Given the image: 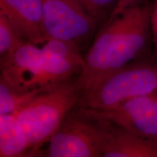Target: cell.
Wrapping results in <instances>:
<instances>
[{"instance_id":"8992f818","label":"cell","mask_w":157,"mask_h":157,"mask_svg":"<svg viewBox=\"0 0 157 157\" xmlns=\"http://www.w3.org/2000/svg\"><path fill=\"white\" fill-rule=\"evenodd\" d=\"M87 117L113 124L146 138L157 140V91L125 102L115 109H81Z\"/></svg>"},{"instance_id":"7a4b0ae2","label":"cell","mask_w":157,"mask_h":157,"mask_svg":"<svg viewBox=\"0 0 157 157\" xmlns=\"http://www.w3.org/2000/svg\"><path fill=\"white\" fill-rule=\"evenodd\" d=\"M81 95L76 79H69L44 87L13 113L24 130L33 156L49 142L74 105L78 103Z\"/></svg>"},{"instance_id":"3957f363","label":"cell","mask_w":157,"mask_h":157,"mask_svg":"<svg viewBox=\"0 0 157 157\" xmlns=\"http://www.w3.org/2000/svg\"><path fill=\"white\" fill-rule=\"evenodd\" d=\"M157 91V63L132 62L109 74L82 93V109L105 111Z\"/></svg>"},{"instance_id":"9c48e42d","label":"cell","mask_w":157,"mask_h":157,"mask_svg":"<svg viewBox=\"0 0 157 157\" xmlns=\"http://www.w3.org/2000/svg\"><path fill=\"white\" fill-rule=\"evenodd\" d=\"M0 14L26 40L37 45L46 42L42 29V0H0Z\"/></svg>"},{"instance_id":"5b68a950","label":"cell","mask_w":157,"mask_h":157,"mask_svg":"<svg viewBox=\"0 0 157 157\" xmlns=\"http://www.w3.org/2000/svg\"><path fill=\"white\" fill-rule=\"evenodd\" d=\"M98 23L79 0H42L45 40L58 39L81 48L93 36Z\"/></svg>"},{"instance_id":"ba28073f","label":"cell","mask_w":157,"mask_h":157,"mask_svg":"<svg viewBox=\"0 0 157 157\" xmlns=\"http://www.w3.org/2000/svg\"><path fill=\"white\" fill-rule=\"evenodd\" d=\"M42 48L25 41L1 60V76L15 89L29 91L42 86Z\"/></svg>"},{"instance_id":"9a60e30c","label":"cell","mask_w":157,"mask_h":157,"mask_svg":"<svg viewBox=\"0 0 157 157\" xmlns=\"http://www.w3.org/2000/svg\"><path fill=\"white\" fill-rule=\"evenodd\" d=\"M148 0H118L117 7H116L112 16L111 17L120 14L121 13H122L125 10L130 8V7L148 2Z\"/></svg>"},{"instance_id":"30bf717a","label":"cell","mask_w":157,"mask_h":157,"mask_svg":"<svg viewBox=\"0 0 157 157\" xmlns=\"http://www.w3.org/2000/svg\"><path fill=\"white\" fill-rule=\"evenodd\" d=\"M105 123L103 157H157V140L141 137L113 124Z\"/></svg>"},{"instance_id":"8fae6325","label":"cell","mask_w":157,"mask_h":157,"mask_svg":"<svg viewBox=\"0 0 157 157\" xmlns=\"http://www.w3.org/2000/svg\"><path fill=\"white\" fill-rule=\"evenodd\" d=\"M33 156L32 149L16 116L0 114V156Z\"/></svg>"},{"instance_id":"2e32d148","label":"cell","mask_w":157,"mask_h":157,"mask_svg":"<svg viewBox=\"0 0 157 157\" xmlns=\"http://www.w3.org/2000/svg\"><path fill=\"white\" fill-rule=\"evenodd\" d=\"M150 23L151 32L157 50V0H154V2L151 4Z\"/></svg>"},{"instance_id":"4fadbf2b","label":"cell","mask_w":157,"mask_h":157,"mask_svg":"<svg viewBox=\"0 0 157 157\" xmlns=\"http://www.w3.org/2000/svg\"><path fill=\"white\" fill-rule=\"evenodd\" d=\"M25 41L16 28L3 15L0 14V60L13 53Z\"/></svg>"},{"instance_id":"6da1fadb","label":"cell","mask_w":157,"mask_h":157,"mask_svg":"<svg viewBox=\"0 0 157 157\" xmlns=\"http://www.w3.org/2000/svg\"><path fill=\"white\" fill-rule=\"evenodd\" d=\"M151 11L148 2L135 6L102 25L84 56V69L76 79L82 93L143 53L151 34Z\"/></svg>"},{"instance_id":"5bb4252c","label":"cell","mask_w":157,"mask_h":157,"mask_svg":"<svg viewBox=\"0 0 157 157\" xmlns=\"http://www.w3.org/2000/svg\"><path fill=\"white\" fill-rule=\"evenodd\" d=\"M98 24L103 25L112 16L118 0H79Z\"/></svg>"},{"instance_id":"7c38bea8","label":"cell","mask_w":157,"mask_h":157,"mask_svg":"<svg viewBox=\"0 0 157 157\" xmlns=\"http://www.w3.org/2000/svg\"><path fill=\"white\" fill-rule=\"evenodd\" d=\"M44 87L29 91H20L0 76V114L15 113L40 93Z\"/></svg>"},{"instance_id":"52a82bcc","label":"cell","mask_w":157,"mask_h":157,"mask_svg":"<svg viewBox=\"0 0 157 157\" xmlns=\"http://www.w3.org/2000/svg\"><path fill=\"white\" fill-rule=\"evenodd\" d=\"M42 48V86H51L82 73L84 58L75 44L49 39Z\"/></svg>"},{"instance_id":"277c9868","label":"cell","mask_w":157,"mask_h":157,"mask_svg":"<svg viewBox=\"0 0 157 157\" xmlns=\"http://www.w3.org/2000/svg\"><path fill=\"white\" fill-rule=\"evenodd\" d=\"M106 124L83 114L71 111L48 142L44 151L38 154L47 157H100Z\"/></svg>"}]
</instances>
